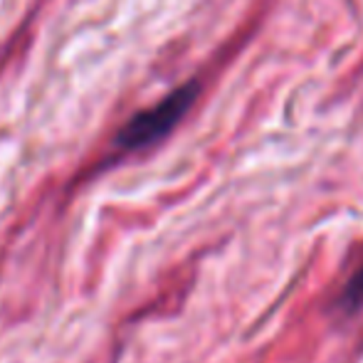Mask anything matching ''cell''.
<instances>
[{
	"mask_svg": "<svg viewBox=\"0 0 363 363\" xmlns=\"http://www.w3.org/2000/svg\"><path fill=\"white\" fill-rule=\"evenodd\" d=\"M198 91H201L198 82H186L183 86L173 89L166 99L153 104L151 109H144L136 116H131L116 136V146L126 148V151H139V148L161 141L186 116V111L198 99Z\"/></svg>",
	"mask_w": 363,
	"mask_h": 363,
	"instance_id": "cell-1",
	"label": "cell"
},
{
	"mask_svg": "<svg viewBox=\"0 0 363 363\" xmlns=\"http://www.w3.org/2000/svg\"><path fill=\"white\" fill-rule=\"evenodd\" d=\"M339 304L346 311H356L363 304V267L346 282L344 294L339 296Z\"/></svg>",
	"mask_w": 363,
	"mask_h": 363,
	"instance_id": "cell-2",
	"label": "cell"
}]
</instances>
